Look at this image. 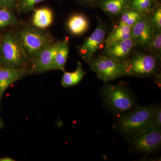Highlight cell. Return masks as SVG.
I'll list each match as a JSON object with an SVG mask.
<instances>
[{
	"mask_svg": "<svg viewBox=\"0 0 161 161\" xmlns=\"http://www.w3.org/2000/svg\"><path fill=\"white\" fill-rule=\"evenodd\" d=\"M152 106H138L119 116L113 128L127 140L130 141L155 126Z\"/></svg>",
	"mask_w": 161,
	"mask_h": 161,
	"instance_id": "6da1fadb",
	"label": "cell"
},
{
	"mask_svg": "<svg viewBox=\"0 0 161 161\" xmlns=\"http://www.w3.org/2000/svg\"><path fill=\"white\" fill-rule=\"evenodd\" d=\"M101 95L107 108L120 116L135 108L134 95L125 82L118 85L104 82L101 91Z\"/></svg>",
	"mask_w": 161,
	"mask_h": 161,
	"instance_id": "7a4b0ae2",
	"label": "cell"
},
{
	"mask_svg": "<svg viewBox=\"0 0 161 161\" xmlns=\"http://www.w3.org/2000/svg\"><path fill=\"white\" fill-rule=\"evenodd\" d=\"M0 54L4 66L29 70L27 68L31 62L21 45L17 35L8 32L3 36L0 41Z\"/></svg>",
	"mask_w": 161,
	"mask_h": 161,
	"instance_id": "3957f363",
	"label": "cell"
},
{
	"mask_svg": "<svg viewBox=\"0 0 161 161\" xmlns=\"http://www.w3.org/2000/svg\"><path fill=\"white\" fill-rule=\"evenodd\" d=\"M17 35L31 63L46 47L53 43L50 34L39 28L26 27Z\"/></svg>",
	"mask_w": 161,
	"mask_h": 161,
	"instance_id": "277c9868",
	"label": "cell"
},
{
	"mask_svg": "<svg viewBox=\"0 0 161 161\" xmlns=\"http://www.w3.org/2000/svg\"><path fill=\"white\" fill-rule=\"evenodd\" d=\"M125 64L126 76L142 78L158 75L159 63L151 54L134 50Z\"/></svg>",
	"mask_w": 161,
	"mask_h": 161,
	"instance_id": "5b68a950",
	"label": "cell"
},
{
	"mask_svg": "<svg viewBox=\"0 0 161 161\" xmlns=\"http://www.w3.org/2000/svg\"><path fill=\"white\" fill-rule=\"evenodd\" d=\"M91 70L104 82L126 76L125 61H121L100 54L88 64Z\"/></svg>",
	"mask_w": 161,
	"mask_h": 161,
	"instance_id": "8992f818",
	"label": "cell"
},
{
	"mask_svg": "<svg viewBox=\"0 0 161 161\" xmlns=\"http://www.w3.org/2000/svg\"><path fill=\"white\" fill-rule=\"evenodd\" d=\"M98 24L92 34L81 45L77 47L78 54L86 62L89 64L95 57L101 46L104 43L108 33V26L98 15Z\"/></svg>",
	"mask_w": 161,
	"mask_h": 161,
	"instance_id": "52a82bcc",
	"label": "cell"
},
{
	"mask_svg": "<svg viewBox=\"0 0 161 161\" xmlns=\"http://www.w3.org/2000/svg\"><path fill=\"white\" fill-rule=\"evenodd\" d=\"M161 128L154 126L130 141L136 152L149 154L158 150L161 145Z\"/></svg>",
	"mask_w": 161,
	"mask_h": 161,
	"instance_id": "ba28073f",
	"label": "cell"
},
{
	"mask_svg": "<svg viewBox=\"0 0 161 161\" xmlns=\"http://www.w3.org/2000/svg\"><path fill=\"white\" fill-rule=\"evenodd\" d=\"M60 43V41L53 43L46 47L32 63L30 73L37 74L53 70L55 56Z\"/></svg>",
	"mask_w": 161,
	"mask_h": 161,
	"instance_id": "9c48e42d",
	"label": "cell"
},
{
	"mask_svg": "<svg viewBox=\"0 0 161 161\" xmlns=\"http://www.w3.org/2000/svg\"><path fill=\"white\" fill-rule=\"evenodd\" d=\"M136 47L135 41L132 39L112 43L105 47L102 54L121 61H125Z\"/></svg>",
	"mask_w": 161,
	"mask_h": 161,
	"instance_id": "30bf717a",
	"label": "cell"
},
{
	"mask_svg": "<svg viewBox=\"0 0 161 161\" xmlns=\"http://www.w3.org/2000/svg\"><path fill=\"white\" fill-rule=\"evenodd\" d=\"M154 30L150 24L148 16H144L132 27V36L136 47L148 48L152 40Z\"/></svg>",
	"mask_w": 161,
	"mask_h": 161,
	"instance_id": "8fae6325",
	"label": "cell"
},
{
	"mask_svg": "<svg viewBox=\"0 0 161 161\" xmlns=\"http://www.w3.org/2000/svg\"><path fill=\"white\" fill-rule=\"evenodd\" d=\"M30 73L29 70L19 69L6 66L0 68V91L2 94L11 84Z\"/></svg>",
	"mask_w": 161,
	"mask_h": 161,
	"instance_id": "7c38bea8",
	"label": "cell"
},
{
	"mask_svg": "<svg viewBox=\"0 0 161 161\" xmlns=\"http://www.w3.org/2000/svg\"><path fill=\"white\" fill-rule=\"evenodd\" d=\"M129 0H101L98 7L110 18H119L122 12L128 7Z\"/></svg>",
	"mask_w": 161,
	"mask_h": 161,
	"instance_id": "4fadbf2b",
	"label": "cell"
},
{
	"mask_svg": "<svg viewBox=\"0 0 161 161\" xmlns=\"http://www.w3.org/2000/svg\"><path fill=\"white\" fill-rule=\"evenodd\" d=\"M89 22L85 15L76 14L70 17L67 22V27L72 34L79 36L84 33L88 29Z\"/></svg>",
	"mask_w": 161,
	"mask_h": 161,
	"instance_id": "5bb4252c",
	"label": "cell"
},
{
	"mask_svg": "<svg viewBox=\"0 0 161 161\" xmlns=\"http://www.w3.org/2000/svg\"><path fill=\"white\" fill-rule=\"evenodd\" d=\"M132 27L119 24L109 34L105 40L106 46L131 38Z\"/></svg>",
	"mask_w": 161,
	"mask_h": 161,
	"instance_id": "9a60e30c",
	"label": "cell"
},
{
	"mask_svg": "<svg viewBox=\"0 0 161 161\" xmlns=\"http://www.w3.org/2000/svg\"><path fill=\"white\" fill-rule=\"evenodd\" d=\"M33 17V24L39 29L47 28L53 21V13L51 9L47 7L35 9Z\"/></svg>",
	"mask_w": 161,
	"mask_h": 161,
	"instance_id": "2e32d148",
	"label": "cell"
},
{
	"mask_svg": "<svg viewBox=\"0 0 161 161\" xmlns=\"http://www.w3.org/2000/svg\"><path fill=\"white\" fill-rule=\"evenodd\" d=\"M64 72L61 85L64 87H68L76 85L81 81L86 72L83 70L82 64L78 61L77 67L75 71L68 72L65 70Z\"/></svg>",
	"mask_w": 161,
	"mask_h": 161,
	"instance_id": "e0dca14e",
	"label": "cell"
},
{
	"mask_svg": "<svg viewBox=\"0 0 161 161\" xmlns=\"http://www.w3.org/2000/svg\"><path fill=\"white\" fill-rule=\"evenodd\" d=\"M68 40V39L66 38L60 41V46L55 56L53 70H60L64 71V66L69 53Z\"/></svg>",
	"mask_w": 161,
	"mask_h": 161,
	"instance_id": "ac0fdd59",
	"label": "cell"
},
{
	"mask_svg": "<svg viewBox=\"0 0 161 161\" xmlns=\"http://www.w3.org/2000/svg\"><path fill=\"white\" fill-rule=\"evenodd\" d=\"M160 3L158 0H129L128 7L148 16Z\"/></svg>",
	"mask_w": 161,
	"mask_h": 161,
	"instance_id": "d6986e66",
	"label": "cell"
},
{
	"mask_svg": "<svg viewBox=\"0 0 161 161\" xmlns=\"http://www.w3.org/2000/svg\"><path fill=\"white\" fill-rule=\"evenodd\" d=\"M144 16L138 11L128 7L121 14L118 24H124L132 27Z\"/></svg>",
	"mask_w": 161,
	"mask_h": 161,
	"instance_id": "ffe728a7",
	"label": "cell"
},
{
	"mask_svg": "<svg viewBox=\"0 0 161 161\" xmlns=\"http://www.w3.org/2000/svg\"><path fill=\"white\" fill-rule=\"evenodd\" d=\"M11 9L0 8V28L15 26L19 23Z\"/></svg>",
	"mask_w": 161,
	"mask_h": 161,
	"instance_id": "44dd1931",
	"label": "cell"
},
{
	"mask_svg": "<svg viewBox=\"0 0 161 161\" xmlns=\"http://www.w3.org/2000/svg\"><path fill=\"white\" fill-rule=\"evenodd\" d=\"M147 49L159 63L161 60V31H154L152 40Z\"/></svg>",
	"mask_w": 161,
	"mask_h": 161,
	"instance_id": "7402d4cb",
	"label": "cell"
},
{
	"mask_svg": "<svg viewBox=\"0 0 161 161\" xmlns=\"http://www.w3.org/2000/svg\"><path fill=\"white\" fill-rule=\"evenodd\" d=\"M44 0H17L15 4L14 9L20 13H26L34 11L35 6Z\"/></svg>",
	"mask_w": 161,
	"mask_h": 161,
	"instance_id": "603a6c76",
	"label": "cell"
},
{
	"mask_svg": "<svg viewBox=\"0 0 161 161\" xmlns=\"http://www.w3.org/2000/svg\"><path fill=\"white\" fill-rule=\"evenodd\" d=\"M154 31H161V5L159 3L148 16Z\"/></svg>",
	"mask_w": 161,
	"mask_h": 161,
	"instance_id": "cb8c5ba5",
	"label": "cell"
},
{
	"mask_svg": "<svg viewBox=\"0 0 161 161\" xmlns=\"http://www.w3.org/2000/svg\"><path fill=\"white\" fill-rule=\"evenodd\" d=\"M80 6L89 8L98 7L101 0H75Z\"/></svg>",
	"mask_w": 161,
	"mask_h": 161,
	"instance_id": "d4e9b609",
	"label": "cell"
},
{
	"mask_svg": "<svg viewBox=\"0 0 161 161\" xmlns=\"http://www.w3.org/2000/svg\"><path fill=\"white\" fill-rule=\"evenodd\" d=\"M153 119L154 126L161 128V109L160 107H154L153 110Z\"/></svg>",
	"mask_w": 161,
	"mask_h": 161,
	"instance_id": "484cf974",
	"label": "cell"
},
{
	"mask_svg": "<svg viewBox=\"0 0 161 161\" xmlns=\"http://www.w3.org/2000/svg\"><path fill=\"white\" fill-rule=\"evenodd\" d=\"M17 1V0H0V8L14 9Z\"/></svg>",
	"mask_w": 161,
	"mask_h": 161,
	"instance_id": "4316f807",
	"label": "cell"
},
{
	"mask_svg": "<svg viewBox=\"0 0 161 161\" xmlns=\"http://www.w3.org/2000/svg\"><path fill=\"white\" fill-rule=\"evenodd\" d=\"M15 160L9 157H3L0 158V161H14Z\"/></svg>",
	"mask_w": 161,
	"mask_h": 161,
	"instance_id": "83f0119b",
	"label": "cell"
},
{
	"mask_svg": "<svg viewBox=\"0 0 161 161\" xmlns=\"http://www.w3.org/2000/svg\"><path fill=\"white\" fill-rule=\"evenodd\" d=\"M3 66H4V64H3V59L1 54H0V68L2 67Z\"/></svg>",
	"mask_w": 161,
	"mask_h": 161,
	"instance_id": "f1b7e54d",
	"label": "cell"
},
{
	"mask_svg": "<svg viewBox=\"0 0 161 161\" xmlns=\"http://www.w3.org/2000/svg\"><path fill=\"white\" fill-rule=\"evenodd\" d=\"M2 95H3V94H2V92H1V91H0V98H1V96H2Z\"/></svg>",
	"mask_w": 161,
	"mask_h": 161,
	"instance_id": "f546056e",
	"label": "cell"
},
{
	"mask_svg": "<svg viewBox=\"0 0 161 161\" xmlns=\"http://www.w3.org/2000/svg\"><path fill=\"white\" fill-rule=\"evenodd\" d=\"M1 117H0V125H1Z\"/></svg>",
	"mask_w": 161,
	"mask_h": 161,
	"instance_id": "4dcf8cb0",
	"label": "cell"
},
{
	"mask_svg": "<svg viewBox=\"0 0 161 161\" xmlns=\"http://www.w3.org/2000/svg\"><path fill=\"white\" fill-rule=\"evenodd\" d=\"M60 1H62V0H60Z\"/></svg>",
	"mask_w": 161,
	"mask_h": 161,
	"instance_id": "1f68e13d",
	"label": "cell"
}]
</instances>
